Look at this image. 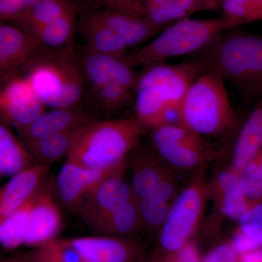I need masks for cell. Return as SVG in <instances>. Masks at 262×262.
I'll list each match as a JSON object with an SVG mask.
<instances>
[{
    "mask_svg": "<svg viewBox=\"0 0 262 262\" xmlns=\"http://www.w3.org/2000/svg\"><path fill=\"white\" fill-rule=\"evenodd\" d=\"M194 57L202 72L218 75L249 97L262 95V36L229 29Z\"/></svg>",
    "mask_w": 262,
    "mask_h": 262,
    "instance_id": "1",
    "label": "cell"
},
{
    "mask_svg": "<svg viewBox=\"0 0 262 262\" xmlns=\"http://www.w3.org/2000/svg\"><path fill=\"white\" fill-rule=\"evenodd\" d=\"M202 73L192 61L150 65L136 89V117L146 128L181 123L179 108L189 85Z\"/></svg>",
    "mask_w": 262,
    "mask_h": 262,
    "instance_id": "2",
    "label": "cell"
},
{
    "mask_svg": "<svg viewBox=\"0 0 262 262\" xmlns=\"http://www.w3.org/2000/svg\"><path fill=\"white\" fill-rule=\"evenodd\" d=\"M145 129L137 118L97 120L81 129L67 160L90 169L118 166L126 162Z\"/></svg>",
    "mask_w": 262,
    "mask_h": 262,
    "instance_id": "3",
    "label": "cell"
},
{
    "mask_svg": "<svg viewBox=\"0 0 262 262\" xmlns=\"http://www.w3.org/2000/svg\"><path fill=\"white\" fill-rule=\"evenodd\" d=\"M24 73L48 107L77 108L83 99L86 82L73 46L48 50Z\"/></svg>",
    "mask_w": 262,
    "mask_h": 262,
    "instance_id": "4",
    "label": "cell"
},
{
    "mask_svg": "<svg viewBox=\"0 0 262 262\" xmlns=\"http://www.w3.org/2000/svg\"><path fill=\"white\" fill-rule=\"evenodd\" d=\"M237 25L229 19L184 18L169 24L152 40L122 57L132 68L163 63L170 58L196 53L217 36Z\"/></svg>",
    "mask_w": 262,
    "mask_h": 262,
    "instance_id": "5",
    "label": "cell"
},
{
    "mask_svg": "<svg viewBox=\"0 0 262 262\" xmlns=\"http://www.w3.org/2000/svg\"><path fill=\"white\" fill-rule=\"evenodd\" d=\"M181 123L202 136H220L235 125L225 81L202 72L189 85L179 108Z\"/></svg>",
    "mask_w": 262,
    "mask_h": 262,
    "instance_id": "6",
    "label": "cell"
},
{
    "mask_svg": "<svg viewBox=\"0 0 262 262\" xmlns=\"http://www.w3.org/2000/svg\"><path fill=\"white\" fill-rule=\"evenodd\" d=\"M210 195V184L203 166L172 203L158 233L159 251L155 258L176 252L192 241Z\"/></svg>",
    "mask_w": 262,
    "mask_h": 262,
    "instance_id": "7",
    "label": "cell"
},
{
    "mask_svg": "<svg viewBox=\"0 0 262 262\" xmlns=\"http://www.w3.org/2000/svg\"><path fill=\"white\" fill-rule=\"evenodd\" d=\"M151 130V142L157 153L174 167L201 168L217 158V151L203 136L182 123L161 125Z\"/></svg>",
    "mask_w": 262,
    "mask_h": 262,
    "instance_id": "8",
    "label": "cell"
},
{
    "mask_svg": "<svg viewBox=\"0 0 262 262\" xmlns=\"http://www.w3.org/2000/svg\"><path fill=\"white\" fill-rule=\"evenodd\" d=\"M1 86L2 123L15 129L21 128L28 126L46 113V105L25 76H15Z\"/></svg>",
    "mask_w": 262,
    "mask_h": 262,
    "instance_id": "9",
    "label": "cell"
},
{
    "mask_svg": "<svg viewBox=\"0 0 262 262\" xmlns=\"http://www.w3.org/2000/svg\"><path fill=\"white\" fill-rule=\"evenodd\" d=\"M37 37L16 26H0V81L21 75L36 58L49 50Z\"/></svg>",
    "mask_w": 262,
    "mask_h": 262,
    "instance_id": "10",
    "label": "cell"
},
{
    "mask_svg": "<svg viewBox=\"0 0 262 262\" xmlns=\"http://www.w3.org/2000/svg\"><path fill=\"white\" fill-rule=\"evenodd\" d=\"M70 241L83 262H137L146 258L144 246L131 237L88 236Z\"/></svg>",
    "mask_w": 262,
    "mask_h": 262,
    "instance_id": "11",
    "label": "cell"
},
{
    "mask_svg": "<svg viewBox=\"0 0 262 262\" xmlns=\"http://www.w3.org/2000/svg\"><path fill=\"white\" fill-rule=\"evenodd\" d=\"M125 169L126 165L108 176L81 204L80 214L90 228L134 198L124 178Z\"/></svg>",
    "mask_w": 262,
    "mask_h": 262,
    "instance_id": "12",
    "label": "cell"
},
{
    "mask_svg": "<svg viewBox=\"0 0 262 262\" xmlns=\"http://www.w3.org/2000/svg\"><path fill=\"white\" fill-rule=\"evenodd\" d=\"M80 57L84 80L91 91L111 82H117L129 91H136L139 76L122 57L85 49Z\"/></svg>",
    "mask_w": 262,
    "mask_h": 262,
    "instance_id": "13",
    "label": "cell"
},
{
    "mask_svg": "<svg viewBox=\"0 0 262 262\" xmlns=\"http://www.w3.org/2000/svg\"><path fill=\"white\" fill-rule=\"evenodd\" d=\"M113 168L90 169L66 160L56 180V189L62 203L68 207L81 206L98 186L123 165Z\"/></svg>",
    "mask_w": 262,
    "mask_h": 262,
    "instance_id": "14",
    "label": "cell"
},
{
    "mask_svg": "<svg viewBox=\"0 0 262 262\" xmlns=\"http://www.w3.org/2000/svg\"><path fill=\"white\" fill-rule=\"evenodd\" d=\"M62 226L63 220L59 207L51 191L44 189L42 183L31 210L24 245L35 248L58 238Z\"/></svg>",
    "mask_w": 262,
    "mask_h": 262,
    "instance_id": "15",
    "label": "cell"
},
{
    "mask_svg": "<svg viewBox=\"0 0 262 262\" xmlns=\"http://www.w3.org/2000/svg\"><path fill=\"white\" fill-rule=\"evenodd\" d=\"M88 11L94 18L118 34L129 48L149 40L165 28L151 23L144 15L122 10L102 8Z\"/></svg>",
    "mask_w": 262,
    "mask_h": 262,
    "instance_id": "16",
    "label": "cell"
},
{
    "mask_svg": "<svg viewBox=\"0 0 262 262\" xmlns=\"http://www.w3.org/2000/svg\"><path fill=\"white\" fill-rule=\"evenodd\" d=\"M97 120L94 115L78 107L52 108L28 126L16 130L20 140L25 142L80 128Z\"/></svg>",
    "mask_w": 262,
    "mask_h": 262,
    "instance_id": "17",
    "label": "cell"
},
{
    "mask_svg": "<svg viewBox=\"0 0 262 262\" xmlns=\"http://www.w3.org/2000/svg\"><path fill=\"white\" fill-rule=\"evenodd\" d=\"M49 171V166L36 164L12 177L0 190V222L34 195Z\"/></svg>",
    "mask_w": 262,
    "mask_h": 262,
    "instance_id": "18",
    "label": "cell"
},
{
    "mask_svg": "<svg viewBox=\"0 0 262 262\" xmlns=\"http://www.w3.org/2000/svg\"><path fill=\"white\" fill-rule=\"evenodd\" d=\"M210 189L217 209L230 220H238L253 205L243 190L238 173L231 168L215 174Z\"/></svg>",
    "mask_w": 262,
    "mask_h": 262,
    "instance_id": "19",
    "label": "cell"
},
{
    "mask_svg": "<svg viewBox=\"0 0 262 262\" xmlns=\"http://www.w3.org/2000/svg\"><path fill=\"white\" fill-rule=\"evenodd\" d=\"M219 10L217 0H143L144 16L163 27L195 13Z\"/></svg>",
    "mask_w": 262,
    "mask_h": 262,
    "instance_id": "20",
    "label": "cell"
},
{
    "mask_svg": "<svg viewBox=\"0 0 262 262\" xmlns=\"http://www.w3.org/2000/svg\"><path fill=\"white\" fill-rule=\"evenodd\" d=\"M77 31L85 41L87 51L123 57L129 49L118 34L94 18L88 10L77 20Z\"/></svg>",
    "mask_w": 262,
    "mask_h": 262,
    "instance_id": "21",
    "label": "cell"
},
{
    "mask_svg": "<svg viewBox=\"0 0 262 262\" xmlns=\"http://www.w3.org/2000/svg\"><path fill=\"white\" fill-rule=\"evenodd\" d=\"M262 149V100L250 114L237 136L230 168L239 173Z\"/></svg>",
    "mask_w": 262,
    "mask_h": 262,
    "instance_id": "22",
    "label": "cell"
},
{
    "mask_svg": "<svg viewBox=\"0 0 262 262\" xmlns=\"http://www.w3.org/2000/svg\"><path fill=\"white\" fill-rule=\"evenodd\" d=\"M159 155L144 151L136 155L131 163V188L136 199L149 195L167 175L172 171Z\"/></svg>",
    "mask_w": 262,
    "mask_h": 262,
    "instance_id": "23",
    "label": "cell"
},
{
    "mask_svg": "<svg viewBox=\"0 0 262 262\" xmlns=\"http://www.w3.org/2000/svg\"><path fill=\"white\" fill-rule=\"evenodd\" d=\"M91 229L101 235L131 237L142 229L138 199L135 196L131 198Z\"/></svg>",
    "mask_w": 262,
    "mask_h": 262,
    "instance_id": "24",
    "label": "cell"
},
{
    "mask_svg": "<svg viewBox=\"0 0 262 262\" xmlns=\"http://www.w3.org/2000/svg\"><path fill=\"white\" fill-rule=\"evenodd\" d=\"M37 162L8 125H0V175L13 177Z\"/></svg>",
    "mask_w": 262,
    "mask_h": 262,
    "instance_id": "25",
    "label": "cell"
},
{
    "mask_svg": "<svg viewBox=\"0 0 262 262\" xmlns=\"http://www.w3.org/2000/svg\"><path fill=\"white\" fill-rule=\"evenodd\" d=\"M83 127L22 143L37 163L49 166L53 162L67 157Z\"/></svg>",
    "mask_w": 262,
    "mask_h": 262,
    "instance_id": "26",
    "label": "cell"
},
{
    "mask_svg": "<svg viewBox=\"0 0 262 262\" xmlns=\"http://www.w3.org/2000/svg\"><path fill=\"white\" fill-rule=\"evenodd\" d=\"M75 8L70 0H39L12 21L18 28L34 36L48 24Z\"/></svg>",
    "mask_w": 262,
    "mask_h": 262,
    "instance_id": "27",
    "label": "cell"
},
{
    "mask_svg": "<svg viewBox=\"0 0 262 262\" xmlns=\"http://www.w3.org/2000/svg\"><path fill=\"white\" fill-rule=\"evenodd\" d=\"M77 8L48 24L34 35L43 46L50 49L73 46L74 37L77 31Z\"/></svg>",
    "mask_w": 262,
    "mask_h": 262,
    "instance_id": "28",
    "label": "cell"
},
{
    "mask_svg": "<svg viewBox=\"0 0 262 262\" xmlns=\"http://www.w3.org/2000/svg\"><path fill=\"white\" fill-rule=\"evenodd\" d=\"M37 191L28 201L0 222V242L5 249L11 251L24 245L29 215Z\"/></svg>",
    "mask_w": 262,
    "mask_h": 262,
    "instance_id": "29",
    "label": "cell"
},
{
    "mask_svg": "<svg viewBox=\"0 0 262 262\" xmlns=\"http://www.w3.org/2000/svg\"><path fill=\"white\" fill-rule=\"evenodd\" d=\"M21 253L26 262H83L67 238H56Z\"/></svg>",
    "mask_w": 262,
    "mask_h": 262,
    "instance_id": "30",
    "label": "cell"
},
{
    "mask_svg": "<svg viewBox=\"0 0 262 262\" xmlns=\"http://www.w3.org/2000/svg\"><path fill=\"white\" fill-rule=\"evenodd\" d=\"M142 229L151 233H159L173 202L151 194L138 200Z\"/></svg>",
    "mask_w": 262,
    "mask_h": 262,
    "instance_id": "31",
    "label": "cell"
},
{
    "mask_svg": "<svg viewBox=\"0 0 262 262\" xmlns=\"http://www.w3.org/2000/svg\"><path fill=\"white\" fill-rule=\"evenodd\" d=\"M239 182L252 204L262 201V149L238 173Z\"/></svg>",
    "mask_w": 262,
    "mask_h": 262,
    "instance_id": "32",
    "label": "cell"
},
{
    "mask_svg": "<svg viewBox=\"0 0 262 262\" xmlns=\"http://www.w3.org/2000/svg\"><path fill=\"white\" fill-rule=\"evenodd\" d=\"M95 101L107 111L121 107L130 99L133 91L117 82H108L96 91H92Z\"/></svg>",
    "mask_w": 262,
    "mask_h": 262,
    "instance_id": "33",
    "label": "cell"
},
{
    "mask_svg": "<svg viewBox=\"0 0 262 262\" xmlns=\"http://www.w3.org/2000/svg\"><path fill=\"white\" fill-rule=\"evenodd\" d=\"M237 222V229L262 247V201L248 208Z\"/></svg>",
    "mask_w": 262,
    "mask_h": 262,
    "instance_id": "34",
    "label": "cell"
},
{
    "mask_svg": "<svg viewBox=\"0 0 262 262\" xmlns=\"http://www.w3.org/2000/svg\"><path fill=\"white\" fill-rule=\"evenodd\" d=\"M38 1L39 0H0V20L2 23L14 20Z\"/></svg>",
    "mask_w": 262,
    "mask_h": 262,
    "instance_id": "35",
    "label": "cell"
},
{
    "mask_svg": "<svg viewBox=\"0 0 262 262\" xmlns=\"http://www.w3.org/2000/svg\"><path fill=\"white\" fill-rule=\"evenodd\" d=\"M201 258L198 246L190 241L179 251L153 258L151 262H201Z\"/></svg>",
    "mask_w": 262,
    "mask_h": 262,
    "instance_id": "36",
    "label": "cell"
},
{
    "mask_svg": "<svg viewBox=\"0 0 262 262\" xmlns=\"http://www.w3.org/2000/svg\"><path fill=\"white\" fill-rule=\"evenodd\" d=\"M239 257L230 243H224L212 248L201 258V262H239Z\"/></svg>",
    "mask_w": 262,
    "mask_h": 262,
    "instance_id": "37",
    "label": "cell"
},
{
    "mask_svg": "<svg viewBox=\"0 0 262 262\" xmlns=\"http://www.w3.org/2000/svg\"><path fill=\"white\" fill-rule=\"evenodd\" d=\"M103 8H112L128 12L134 14H143L142 0H91Z\"/></svg>",
    "mask_w": 262,
    "mask_h": 262,
    "instance_id": "38",
    "label": "cell"
},
{
    "mask_svg": "<svg viewBox=\"0 0 262 262\" xmlns=\"http://www.w3.org/2000/svg\"><path fill=\"white\" fill-rule=\"evenodd\" d=\"M229 243L232 245L234 251L238 254L239 256L254 251L257 248H261L237 228L234 231L232 239Z\"/></svg>",
    "mask_w": 262,
    "mask_h": 262,
    "instance_id": "39",
    "label": "cell"
},
{
    "mask_svg": "<svg viewBox=\"0 0 262 262\" xmlns=\"http://www.w3.org/2000/svg\"><path fill=\"white\" fill-rule=\"evenodd\" d=\"M244 5L258 17V20H262V0H232Z\"/></svg>",
    "mask_w": 262,
    "mask_h": 262,
    "instance_id": "40",
    "label": "cell"
},
{
    "mask_svg": "<svg viewBox=\"0 0 262 262\" xmlns=\"http://www.w3.org/2000/svg\"><path fill=\"white\" fill-rule=\"evenodd\" d=\"M239 262H262V247L239 256Z\"/></svg>",
    "mask_w": 262,
    "mask_h": 262,
    "instance_id": "41",
    "label": "cell"
},
{
    "mask_svg": "<svg viewBox=\"0 0 262 262\" xmlns=\"http://www.w3.org/2000/svg\"><path fill=\"white\" fill-rule=\"evenodd\" d=\"M0 262H26L21 252L14 253L10 254L8 257L1 258Z\"/></svg>",
    "mask_w": 262,
    "mask_h": 262,
    "instance_id": "42",
    "label": "cell"
},
{
    "mask_svg": "<svg viewBox=\"0 0 262 262\" xmlns=\"http://www.w3.org/2000/svg\"><path fill=\"white\" fill-rule=\"evenodd\" d=\"M137 262H151L147 259V258H145V259L141 260V261H137Z\"/></svg>",
    "mask_w": 262,
    "mask_h": 262,
    "instance_id": "43",
    "label": "cell"
}]
</instances>
